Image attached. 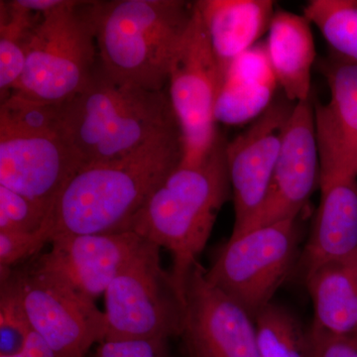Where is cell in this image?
<instances>
[{
  "mask_svg": "<svg viewBox=\"0 0 357 357\" xmlns=\"http://www.w3.org/2000/svg\"><path fill=\"white\" fill-rule=\"evenodd\" d=\"M298 239V218L230 236L206 276L255 319L290 273Z\"/></svg>",
  "mask_w": 357,
  "mask_h": 357,
  "instance_id": "8",
  "label": "cell"
},
{
  "mask_svg": "<svg viewBox=\"0 0 357 357\" xmlns=\"http://www.w3.org/2000/svg\"><path fill=\"white\" fill-rule=\"evenodd\" d=\"M182 335L191 357H259L255 319L199 262L185 284Z\"/></svg>",
  "mask_w": 357,
  "mask_h": 357,
  "instance_id": "11",
  "label": "cell"
},
{
  "mask_svg": "<svg viewBox=\"0 0 357 357\" xmlns=\"http://www.w3.org/2000/svg\"><path fill=\"white\" fill-rule=\"evenodd\" d=\"M162 338H105L95 357H170Z\"/></svg>",
  "mask_w": 357,
  "mask_h": 357,
  "instance_id": "28",
  "label": "cell"
},
{
  "mask_svg": "<svg viewBox=\"0 0 357 357\" xmlns=\"http://www.w3.org/2000/svg\"><path fill=\"white\" fill-rule=\"evenodd\" d=\"M100 67L115 81L165 91L171 61L194 13L182 0L86 1Z\"/></svg>",
  "mask_w": 357,
  "mask_h": 357,
  "instance_id": "4",
  "label": "cell"
},
{
  "mask_svg": "<svg viewBox=\"0 0 357 357\" xmlns=\"http://www.w3.org/2000/svg\"><path fill=\"white\" fill-rule=\"evenodd\" d=\"M0 357H57L52 351L49 344L40 337L38 333L32 331L26 340L24 347L21 351L13 356Z\"/></svg>",
  "mask_w": 357,
  "mask_h": 357,
  "instance_id": "30",
  "label": "cell"
},
{
  "mask_svg": "<svg viewBox=\"0 0 357 357\" xmlns=\"http://www.w3.org/2000/svg\"><path fill=\"white\" fill-rule=\"evenodd\" d=\"M35 264L95 301L146 243L133 231L57 236Z\"/></svg>",
  "mask_w": 357,
  "mask_h": 357,
  "instance_id": "14",
  "label": "cell"
},
{
  "mask_svg": "<svg viewBox=\"0 0 357 357\" xmlns=\"http://www.w3.org/2000/svg\"><path fill=\"white\" fill-rule=\"evenodd\" d=\"M33 331L57 357H84L107 337L105 312L95 301L33 264L9 274Z\"/></svg>",
  "mask_w": 357,
  "mask_h": 357,
  "instance_id": "9",
  "label": "cell"
},
{
  "mask_svg": "<svg viewBox=\"0 0 357 357\" xmlns=\"http://www.w3.org/2000/svg\"><path fill=\"white\" fill-rule=\"evenodd\" d=\"M295 105L285 96L274 100L243 133L227 143L234 204L232 234L243 229L264 201Z\"/></svg>",
  "mask_w": 357,
  "mask_h": 357,
  "instance_id": "12",
  "label": "cell"
},
{
  "mask_svg": "<svg viewBox=\"0 0 357 357\" xmlns=\"http://www.w3.org/2000/svg\"><path fill=\"white\" fill-rule=\"evenodd\" d=\"M312 26L303 14L276 10L267 32L268 60L284 96L295 103L312 95L317 53Z\"/></svg>",
  "mask_w": 357,
  "mask_h": 357,
  "instance_id": "17",
  "label": "cell"
},
{
  "mask_svg": "<svg viewBox=\"0 0 357 357\" xmlns=\"http://www.w3.org/2000/svg\"><path fill=\"white\" fill-rule=\"evenodd\" d=\"M222 75L206 26L195 2L191 22L174 54L168 73V96L181 134V165H197L220 137L215 107Z\"/></svg>",
  "mask_w": 357,
  "mask_h": 357,
  "instance_id": "6",
  "label": "cell"
},
{
  "mask_svg": "<svg viewBox=\"0 0 357 357\" xmlns=\"http://www.w3.org/2000/svg\"><path fill=\"white\" fill-rule=\"evenodd\" d=\"M227 143L220 135L203 161L174 170L126 229L171 253V280L183 304L192 267L199 262L223 204L232 197Z\"/></svg>",
  "mask_w": 357,
  "mask_h": 357,
  "instance_id": "2",
  "label": "cell"
},
{
  "mask_svg": "<svg viewBox=\"0 0 357 357\" xmlns=\"http://www.w3.org/2000/svg\"><path fill=\"white\" fill-rule=\"evenodd\" d=\"M314 306L312 326L357 340V250L305 274Z\"/></svg>",
  "mask_w": 357,
  "mask_h": 357,
  "instance_id": "20",
  "label": "cell"
},
{
  "mask_svg": "<svg viewBox=\"0 0 357 357\" xmlns=\"http://www.w3.org/2000/svg\"><path fill=\"white\" fill-rule=\"evenodd\" d=\"M356 342H357V340H356Z\"/></svg>",
  "mask_w": 357,
  "mask_h": 357,
  "instance_id": "32",
  "label": "cell"
},
{
  "mask_svg": "<svg viewBox=\"0 0 357 357\" xmlns=\"http://www.w3.org/2000/svg\"><path fill=\"white\" fill-rule=\"evenodd\" d=\"M309 333L312 357H357V342L354 338L333 335L314 326Z\"/></svg>",
  "mask_w": 357,
  "mask_h": 357,
  "instance_id": "29",
  "label": "cell"
},
{
  "mask_svg": "<svg viewBox=\"0 0 357 357\" xmlns=\"http://www.w3.org/2000/svg\"><path fill=\"white\" fill-rule=\"evenodd\" d=\"M20 6L34 13L44 14L64 6L67 0H16Z\"/></svg>",
  "mask_w": 357,
  "mask_h": 357,
  "instance_id": "31",
  "label": "cell"
},
{
  "mask_svg": "<svg viewBox=\"0 0 357 357\" xmlns=\"http://www.w3.org/2000/svg\"><path fill=\"white\" fill-rule=\"evenodd\" d=\"M183 157L182 134L177 129L128 156L84 167L52 208L51 239L126 231L150 195L182 164Z\"/></svg>",
  "mask_w": 357,
  "mask_h": 357,
  "instance_id": "1",
  "label": "cell"
},
{
  "mask_svg": "<svg viewBox=\"0 0 357 357\" xmlns=\"http://www.w3.org/2000/svg\"><path fill=\"white\" fill-rule=\"evenodd\" d=\"M160 248L146 241L105 293V338L182 335L184 304L160 263Z\"/></svg>",
  "mask_w": 357,
  "mask_h": 357,
  "instance_id": "7",
  "label": "cell"
},
{
  "mask_svg": "<svg viewBox=\"0 0 357 357\" xmlns=\"http://www.w3.org/2000/svg\"><path fill=\"white\" fill-rule=\"evenodd\" d=\"M319 182L321 165L312 95L294 107L261 206L231 237L265 225L296 220Z\"/></svg>",
  "mask_w": 357,
  "mask_h": 357,
  "instance_id": "10",
  "label": "cell"
},
{
  "mask_svg": "<svg viewBox=\"0 0 357 357\" xmlns=\"http://www.w3.org/2000/svg\"><path fill=\"white\" fill-rule=\"evenodd\" d=\"M279 86L265 45H255L225 73L218 93L217 122L237 126L255 121L273 102Z\"/></svg>",
  "mask_w": 357,
  "mask_h": 357,
  "instance_id": "19",
  "label": "cell"
},
{
  "mask_svg": "<svg viewBox=\"0 0 357 357\" xmlns=\"http://www.w3.org/2000/svg\"><path fill=\"white\" fill-rule=\"evenodd\" d=\"M1 100L0 134L64 133L62 105L41 102L18 91H11Z\"/></svg>",
  "mask_w": 357,
  "mask_h": 357,
  "instance_id": "24",
  "label": "cell"
},
{
  "mask_svg": "<svg viewBox=\"0 0 357 357\" xmlns=\"http://www.w3.org/2000/svg\"><path fill=\"white\" fill-rule=\"evenodd\" d=\"M50 227L37 231H0V266L11 270L13 265L28 259L50 243Z\"/></svg>",
  "mask_w": 357,
  "mask_h": 357,
  "instance_id": "27",
  "label": "cell"
},
{
  "mask_svg": "<svg viewBox=\"0 0 357 357\" xmlns=\"http://www.w3.org/2000/svg\"><path fill=\"white\" fill-rule=\"evenodd\" d=\"M196 6L222 77L268 32L276 13L271 0H201Z\"/></svg>",
  "mask_w": 357,
  "mask_h": 357,
  "instance_id": "16",
  "label": "cell"
},
{
  "mask_svg": "<svg viewBox=\"0 0 357 357\" xmlns=\"http://www.w3.org/2000/svg\"><path fill=\"white\" fill-rule=\"evenodd\" d=\"M255 323L259 357H312L309 331L283 307L270 303Z\"/></svg>",
  "mask_w": 357,
  "mask_h": 357,
  "instance_id": "23",
  "label": "cell"
},
{
  "mask_svg": "<svg viewBox=\"0 0 357 357\" xmlns=\"http://www.w3.org/2000/svg\"><path fill=\"white\" fill-rule=\"evenodd\" d=\"M83 168L62 134H0V185L53 208L70 178Z\"/></svg>",
  "mask_w": 357,
  "mask_h": 357,
  "instance_id": "13",
  "label": "cell"
},
{
  "mask_svg": "<svg viewBox=\"0 0 357 357\" xmlns=\"http://www.w3.org/2000/svg\"><path fill=\"white\" fill-rule=\"evenodd\" d=\"M84 3L67 0L41 14L28 46L24 72L13 91L62 105L86 88L98 65V50Z\"/></svg>",
  "mask_w": 357,
  "mask_h": 357,
  "instance_id": "5",
  "label": "cell"
},
{
  "mask_svg": "<svg viewBox=\"0 0 357 357\" xmlns=\"http://www.w3.org/2000/svg\"><path fill=\"white\" fill-rule=\"evenodd\" d=\"M330 100H314L321 182L324 188L357 180V64L333 54L321 64Z\"/></svg>",
  "mask_w": 357,
  "mask_h": 357,
  "instance_id": "15",
  "label": "cell"
},
{
  "mask_svg": "<svg viewBox=\"0 0 357 357\" xmlns=\"http://www.w3.org/2000/svg\"><path fill=\"white\" fill-rule=\"evenodd\" d=\"M0 91L1 98L20 83L27 49L41 14L13 1L0 2Z\"/></svg>",
  "mask_w": 357,
  "mask_h": 357,
  "instance_id": "21",
  "label": "cell"
},
{
  "mask_svg": "<svg viewBox=\"0 0 357 357\" xmlns=\"http://www.w3.org/2000/svg\"><path fill=\"white\" fill-rule=\"evenodd\" d=\"M303 15L316 26L333 56L357 64L356 0H311Z\"/></svg>",
  "mask_w": 357,
  "mask_h": 357,
  "instance_id": "22",
  "label": "cell"
},
{
  "mask_svg": "<svg viewBox=\"0 0 357 357\" xmlns=\"http://www.w3.org/2000/svg\"><path fill=\"white\" fill-rule=\"evenodd\" d=\"M62 121L83 168L128 156L180 129L168 91L115 81L100 63L86 88L62 103Z\"/></svg>",
  "mask_w": 357,
  "mask_h": 357,
  "instance_id": "3",
  "label": "cell"
},
{
  "mask_svg": "<svg viewBox=\"0 0 357 357\" xmlns=\"http://www.w3.org/2000/svg\"><path fill=\"white\" fill-rule=\"evenodd\" d=\"M50 208L0 185V231L32 232L50 227Z\"/></svg>",
  "mask_w": 357,
  "mask_h": 357,
  "instance_id": "26",
  "label": "cell"
},
{
  "mask_svg": "<svg viewBox=\"0 0 357 357\" xmlns=\"http://www.w3.org/2000/svg\"><path fill=\"white\" fill-rule=\"evenodd\" d=\"M357 250V180L321 189L311 236L303 252L304 275L314 268Z\"/></svg>",
  "mask_w": 357,
  "mask_h": 357,
  "instance_id": "18",
  "label": "cell"
},
{
  "mask_svg": "<svg viewBox=\"0 0 357 357\" xmlns=\"http://www.w3.org/2000/svg\"><path fill=\"white\" fill-rule=\"evenodd\" d=\"M9 274L1 279L0 356H13L21 351L33 331Z\"/></svg>",
  "mask_w": 357,
  "mask_h": 357,
  "instance_id": "25",
  "label": "cell"
}]
</instances>
